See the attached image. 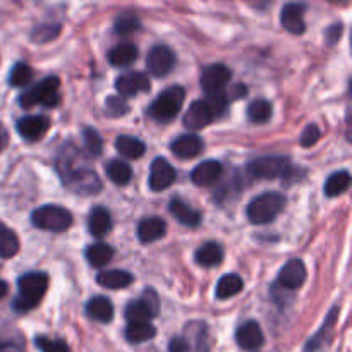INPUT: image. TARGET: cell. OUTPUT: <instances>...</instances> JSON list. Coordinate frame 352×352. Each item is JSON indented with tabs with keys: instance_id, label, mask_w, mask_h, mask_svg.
<instances>
[{
	"instance_id": "cell-45",
	"label": "cell",
	"mask_w": 352,
	"mask_h": 352,
	"mask_svg": "<svg viewBox=\"0 0 352 352\" xmlns=\"http://www.w3.org/2000/svg\"><path fill=\"white\" fill-rule=\"evenodd\" d=\"M144 301V305L150 308L151 315L153 316H158V311H160V301H158V296L157 292L151 291V289H146V292L143 294V298H141Z\"/></svg>"
},
{
	"instance_id": "cell-43",
	"label": "cell",
	"mask_w": 352,
	"mask_h": 352,
	"mask_svg": "<svg viewBox=\"0 0 352 352\" xmlns=\"http://www.w3.org/2000/svg\"><path fill=\"white\" fill-rule=\"evenodd\" d=\"M198 329L195 330L196 346L195 352H210V339H208V329L205 323H196Z\"/></svg>"
},
{
	"instance_id": "cell-49",
	"label": "cell",
	"mask_w": 352,
	"mask_h": 352,
	"mask_svg": "<svg viewBox=\"0 0 352 352\" xmlns=\"http://www.w3.org/2000/svg\"><path fill=\"white\" fill-rule=\"evenodd\" d=\"M7 294V284L3 280H0V299L6 298Z\"/></svg>"
},
{
	"instance_id": "cell-29",
	"label": "cell",
	"mask_w": 352,
	"mask_h": 352,
	"mask_svg": "<svg viewBox=\"0 0 352 352\" xmlns=\"http://www.w3.org/2000/svg\"><path fill=\"white\" fill-rule=\"evenodd\" d=\"M157 336V330L151 323H129L126 329V339L131 344H141L151 340Z\"/></svg>"
},
{
	"instance_id": "cell-17",
	"label": "cell",
	"mask_w": 352,
	"mask_h": 352,
	"mask_svg": "<svg viewBox=\"0 0 352 352\" xmlns=\"http://www.w3.org/2000/svg\"><path fill=\"white\" fill-rule=\"evenodd\" d=\"M223 167L215 160H206L196 165L191 172V179L196 186H212L222 177Z\"/></svg>"
},
{
	"instance_id": "cell-2",
	"label": "cell",
	"mask_w": 352,
	"mask_h": 352,
	"mask_svg": "<svg viewBox=\"0 0 352 352\" xmlns=\"http://www.w3.org/2000/svg\"><path fill=\"white\" fill-rule=\"evenodd\" d=\"M19 296L14 299L12 308L19 313H26L36 308L38 302L48 289V277L45 274H26L17 280Z\"/></svg>"
},
{
	"instance_id": "cell-44",
	"label": "cell",
	"mask_w": 352,
	"mask_h": 352,
	"mask_svg": "<svg viewBox=\"0 0 352 352\" xmlns=\"http://www.w3.org/2000/svg\"><path fill=\"white\" fill-rule=\"evenodd\" d=\"M320 136H322V133H320V127L316 126V124H308V126L305 127V131L301 133V144L305 148L313 146V144L318 143Z\"/></svg>"
},
{
	"instance_id": "cell-20",
	"label": "cell",
	"mask_w": 352,
	"mask_h": 352,
	"mask_svg": "<svg viewBox=\"0 0 352 352\" xmlns=\"http://www.w3.org/2000/svg\"><path fill=\"white\" fill-rule=\"evenodd\" d=\"M170 213L177 219L179 223L188 227H198L199 222H201V215L199 212H196L195 208L184 203L182 199L174 198L170 201Z\"/></svg>"
},
{
	"instance_id": "cell-40",
	"label": "cell",
	"mask_w": 352,
	"mask_h": 352,
	"mask_svg": "<svg viewBox=\"0 0 352 352\" xmlns=\"http://www.w3.org/2000/svg\"><path fill=\"white\" fill-rule=\"evenodd\" d=\"M129 112V105L122 96H109L105 102V113L109 117H122Z\"/></svg>"
},
{
	"instance_id": "cell-19",
	"label": "cell",
	"mask_w": 352,
	"mask_h": 352,
	"mask_svg": "<svg viewBox=\"0 0 352 352\" xmlns=\"http://www.w3.org/2000/svg\"><path fill=\"white\" fill-rule=\"evenodd\" d=\"M165 230H167V226L164 220L158 217H151V219L141 220V223L138 226V237L144 244L155 243L165 236Z\"/></svg>"
},
{
	"instance_id": "cell-27",
	"label": "cell",
	"mask_w": 352,
	"mask_h": 352,
	"mask_svg": "<svg viewBox=\"0 0 352 352\" xmlns=\"http://www.w3.org/2000/svg\"><path fill=\"white\" fill-rule=\"evenodd\" d=\"M244 287V282L239 275L229 274L223 275L222 278L217 284V298L219 299H229L234 298V296L239 294Z\"/></svg>"
},
{
	"instance_id": "cell-21",
	"label": "cell",
	"mask_w": 352,
	"mask_h": 352,
	"mask_svg": "<svg viewBox=\"0 0 352 352\" xmlns=\"http://www.w3.org/2000/svg\"><path fill=\"white\" fill-rule=\"evenodd\" d=\"M88 227L89 232L95 237H103L105 234H109L112 229V217H110L109 210H105L103 206L93 208V212L89 213Z\"/></svg>"
},
{
	"instance_id": "cell-41",
	"label": "cell",
	"mask_w": 352,
	"mask_h": 352,
	"mask_svg": "<svg viewBox=\"0 0 352 352\" xmlns=\"http://www.w3.org/2000/svg\"><path fill=\"white\" fill-rule=\"evenodd\" d=\"M337 311H339V308H333L332 309V313H330V315H329V320H327V325H323L322 330H320V332L316 333V336L313 337L311 340H309L308 346H306V352H315L320 346H322V344H323V336H325V333L329 332V329H332L333 323H336Z\"/></svg>"
},
{
	"instance_id": "cell-12",
	"label": "cell",
	"mask_w": 352,
	"mask_h": 352,
	"mask_svg": "<svg viewBox=\"0 0 352 352\" xmlns=\"http://www.w3.org/2000/svg\"><path fill=\"white\" fill-rule=\"evenodd\" d=\"M306 267L301 260H291L278 274V285L287 291H296L306 282Z\"/></svg>"
},
{
	"instance_id": "cell-10",
	"label": "cell",
	"mask_w": 352,
	"mask_h": 352,
	"mask_svg": "<svg viewBox=\"0 0 352 352\" xmlns=\"http://www.w3.org/2000/svg\"><path fill=\"white\" fill-rule=\"evenodd\" d=\"M116 89L119 91V96L126 100L129 96H136L138 93L148 91L150 89V79L143 72H126V74L117 78Z\"/></svg>"
},
{
	"instance_id": "cell-8",
	"label": "cell",
	"mask_w": 352,
	"mask_h": 352,
	"mask_svg": "<svg viewBox=\"0 0 352 352\" xmlns=\"http://www.w3.org/2000/svg\"><path fill=\"white\" fill-rule=\"evenodd\" d=\"M175 65V55L165 45H157L150 50L146 57V67L150 71V74H153L155 78H164L168 72L174 69Z\"/></svg>"
},
{
	"instance_id": "cell-6",
	"label": "cell",
	"mask_w": 352,
	"mask_h": 352,
	"mask_svg": "<svg viewBox=\"0 0 352 352\" xmlns=\"http://www.w3.org/2000/svg\"><path fill=\"white\" fill-rule=\"evenodd\" d=\"M31 222L36 229L48 230V232H64L71 227L72 215L62 206L45 205L34 210L31 215Z\"/></svg>"
},
{
	"instance_id": "cell-24",
	"label": "cell",
	"mask_w": 352,
	"mask_h": 352,
	"mask_svg": "<svg viewBox=\"0 0 352 352\" xmlns=\"http://www.w3.org/2000/svg\"><path fill=\"white\" fill-rule=\"evenodd\" d=\"M195 256H196V263H198L199 267L212 268L222 263L223 250L217 243H206L198 248Z\"/></svg>"
},
{
	"instance_id": "cell-42",
	"label": "cell",
	"mask_w": 352,
	"mask_h": 352,
	"mask_svg": "<svg viewBox=\"0 0 352 352\" xmlns=\"http://www.w3.org/2000/svg\"><path fill=\"white\" fill-rule=\"evenodd\" d=\"M34 344H36V347L41 352H69L67 344L64 340H52L47 339V337H36Z\"/></svg>"
},
{
	"instance_id": "cell-1",
	"label": "cell",
	"mask_w": 352,
	"mask_h": 352,
	"mask_svg": "<svg viewBox=\"0 0 352 352\" xmlns=\"http://www.w3.org/2000/svg\"><path fill=\"white\" fill-rule=\"evenodd\" d=\"M76 153L69 155L62 150L57 158V170L62 182L76 195H98L102 191V181L95 170L88 167H74Z\"/></svg>"
},
{
	"instance_id": "cell-37",
	"label": "cell",
	"mask_w": 352,
	"mask_h": 352,
	"mask_svg": "<svg viewBox=\"0 0 352 352\" xmlns=\"http://www.w3.org/2000/svg\"><path fill=\"white\" fill-rule=\"evenodd\" d=\"M205 103L206 107H208L210 112H212L213 119H219V117H222L223 113L227 112V109H229V96L223 91L215 93V95H208Z\"/></svg>"
},
{
	"instance_id": "cell-34",
	"label": "cell",
	"mask_w": 352,
	"mask_h": 352,
	"mask_svg": "<svg viewBox=\"0 0 352 352\" xmlns=\"http://www.w3.org/2000/svg\"><path fill=\"white\" fill-rule=\"evenodd\" d=\"M126 318L129 323H150V320L155 318V316L151 315L150 308L144 305L143 299H140V301H134L127 305Z\"/></svg>"
},
{
	"instance_id": "cell-5",
	"label": "cell",
	"mask_w": 352,
	"mask_h": 352,
	"mask_svg": "<svg viewBox=\"0 0 352 352\" xmlns=\"http://www.w3.org/2000/svg\"><path fill=\"white\" fill-rule=\"evenodd\" d=\"M58 88H60V79L57 76H50L40 81L38 85L31 86L28 91L21 95L19 103L24 109H31L34 105H45V107H55L60 102L58 96Z\"/></svg>"
},
{
	"instance_id": "cell-3",
	"label": "cell",
	"mask_w": 352,
	"mask_h": 352,
	"mask_svg": "<svg viewBox=\"0 0 352 352\" xmlns=\"http://www.w3.org/2000/svg\"><path fill=\"white\" fill-rule=\"evenodd\" d=\"M285 203H287V199L282 192H263L248 205V219H250L251 223H256V226L274 222L284 212Z\"/></svg>"
},
{
	"instance_id": "cell-47",
	"label": "cell",
	"mask_w": 352,
	"mask_h": 352,
	"mask_svg": "<svg viewBox=\"0 0 352 352\" xmlns=\"http://www.w3.org/2000/svg\"><path fill=\"white\" fill-rule=\"evenodd\" d=\"M340 36H342V24H333V26H330L329 31H327V40H329L330 45L337 43Z\"/></svg>"
},
{
	"instance_id": "cell-33",
	"label": "cell",
	"mask_w": 352,
	"mask_h": 352,
	"mask_svg": "<svg viewBox=\"0 0 352 352\" xmlns=\"http://www.w3.org/2000/svg\"><path fill=\"white\" fill-rule=\"evenodd\" d=\"M272 112L274 107L267 100H254L250 107H248V119L253 124H265L272 119Z\"/></svg>"
},
{
	"instance_id": "cell-4",
	"label": "cell",
	"mask_w": 352,
	"mask_h": 352,
	"mask_svg": "<svg viewBox=\"0 0 352 352\" xmlns=\"http://www.w3.org/2000/svg\"><path fill=\"white\" fill-rule=\"evenodd\" d=\"M184 96V88H181V86L167 88L153 100V103L148 109V116L157 122H170L181 112Z\"/></svg>"
},
{
	"instance_id": "cell-48",
	"label": "cell",
	"mask_w": 352,
	"mask_h": 352,
	"mask_svg": "<svg viewBox=\"0 0 352 352\" xmlns=\"http://www.w3.org/2000/svg\"><path fill=\"white\" fill-rule=\"evenodd\" d=\"M7 143H9V133H7L6 127L0 124V153H2L3 150H6Z\"/></svg>"
},
{
	"instance_id": "cell-38",
	"label": "cell",
	"mask_w": 352,
	"mask_h": 352,
	"mask_svg": "<svg viewBox=\"0 0 352 352\" xmlns=\"http://www.w3.org/2000/svg\"><path fill=\"white\" fill-rule=\"evenodd\" d=\"M82 140H85V146L89 155H93V157H100L102 155L103 141L93 127H85V131H82Z\"/></svg>"
},
{
	"instance_id": "cell-28",
	"label": "cell",
	"mask_w": 352,
	"mask_h": 352,
	"mask_svg": "<svg viewBox=\"0 0 352 352\" xmlns=\"http://www.w3.org/2000/svg\"><path fill=\"white\" fill-rule=\"evenodd\" d=\"M112 258H113V250L109 246V244L96 243V244H91V246H88V250H86V260H88V263L95 268L105 267Z\"/></svg>"
},
{
	"instance_id": "cell-32",
	"label": "cell",
	"mask_w": 352,
	"mask_h": 352,
	"mask_svg": "<svg viewBox=\"0 0 352 352\" xmlns=\"http://www.w3.org/2000/svg\"><path fill=\"white\" fill-rule=\"evenodd\" d=\"M351 186V174L347 170H339L329 177L325 184V195L333 198L342 192H346Z\"/></svg>"
},
{
	"instance_id": "cell-46",
	"label": "cell",
	"mask_w": 352,
	"mask_h": 352,
	"mask_svg": "<svg viewBox=\"0 0 352 352\" xmlns=\"http://www.w3.org/2000/svg\"><path fill=\"white\" fill-rule=\"evenodd\" d=\"M189 344L186 337H174L168 344V352H189Z\"/></svg>"
},
{
	"instance_id": "cell-7",
	"label": "cell",
	"mask_w": 352,
	"mask_h": 352,
	"mask_svg": "<svg viewBox=\"0 0 352 352\" xmlns=\"http://www.w3.org/2000/svg\"><path fill=\"white\" fill-rule=\"evenodd\" d=\"M248 170L253 177L256 179H275L282 177L289 174L291 170V164H289L287 157H280V155H270V157H260L256 160L251 162L248 165Z\"/></svg>"
},
{
	"instance_id": "cell-18",
	"label": "cell",
	"mask_w": 352,
	"mask_h": 352,
	"mask_svg": "<svg viewBox=\"0 0 352 352\" xmlns=\"http://www.w3.org/2000/svg\"><path fill=\"white\" fill-rule=\"evenodd\" d=\"M170 150L179 158H195L203 151V141L196 134H184L170 144Z\"/></svg>"
},
{
	"instance_id": "cell-31",
	"label": "cell",
	"mask_w": 352,
	"mask_h": 352,
	"mask_svg": "<svg viewBox=\"0 0 352 352\" xmlns=\"http://www.w3.org/2000/svg\"><path fill=\"white\" fill-rule=\"evenodd\" d=\"M19 251V239L9 227L0 222V258H12Z\"/></svg>"
},
{
	"instance_id": "cell-13",
	"label": "cell",
	"mask_w": 352,
	"mask_h": 352,
	"mask_svg": "<svg viewBox=\"0 0 352 352\" xmlns=\"http://www.w3.org/2000/svg\"><path fill=\"white\" fill-rule=\"evenodd\" d=\"M50 127V120L45 116H26L17 120V133L28 141H38Z\"/></svg>"
},
{
	"instance_id": "cell-11",
	"label": "cell",
	"mask_w": 352,
	"mask_h": 352,
	"mask_svg": "<svg viewBox=\"0 0 352 352\" xmlns=\"http://www.w3.org/2000/svg\"><path fill=\"white\" fill-rule=\"evenodd\" d=\"M175 181V170L165 158H155L150 168L151 191H164L170 188Z\"/></svg>"
},
{
	"instance_id": "cell-36",
	"label": "cell",
	"mask_w": 352,
	"mask_h": 352,
	"mask_svg": "<svg viewBox=\"0 0 352 352\" xmlns=\"http://www.w3.org/2000/svg\"><path fill=\"white\" fill-rule=\"evenodd\" d=\"M140 26H141L140 17H138L136 14L126 12V14H120V16L117 17L116 24H113V30H116V33L119 34H131L134 33V31L140 30Z\"/></svg>"
},
{
	"instance_id": "cell-15",
	"label": "cell",
	"mask_w": 352,
	"mask_h": 352,
	"mask_svg": "<svg viewBox=\"0 0 352 352\" xmlns=\"http://www.w3.org/2000/svg\"><path fill=\"white\" fill-rule=\"evenodd\" d=\"M236 340L241 349L244 351H256L263 346V332L256 322H246L237 329Z\"/></svg>"
},
{
	"instance_id": "cell-25",
	"label": "cell",
	"mask_w": 352,
	"mask_h": 352,
	"mask_svg": "<svg viewBox=\"0 0 352 352\" xmlns=\"http://www.w3.org/2000/svg\"><path fill=\"white\" fill-rule=\"evenodd\" d=\"M116 150L122 155L124 158H131V160H136L141 158L146 151V146L141 140L133 136H119L116 140Z\"/></svg>"
},
{
	"instance_id": "cell-23",
	"label": "cell",
	"mask_w": 352,
	"mask_h": 352,
	"mask_svg": "<svg viewBox=\"0 0 352 352\" xmlns=\"http://www.w3.org/2000/svg\"><path fill=\"white\" fill-rule=\"evenodd\" d=\"M133 275L129 272L124 270H109V272H102L96 277V282H98L102 287L110 289V291H117V289H124L127 287L129 284H133Z\"/></svg>"
},
{
	"instance_id": "cell-35",
	"label": "cell",
	"mask_w": 352,
	"mask_h": 352,
	"mask_svg": "<svg viewBox=\"0 0 352 352\" xmlns=\"http://www.w3.org/2000/svg\"><path fill=\"white\" fill-rule=\"evenodd\" d=\"M31 81H33V69H31L30 65L23 64V62L14 65L9 76L10 85L16 86V88H23V86L30 85Z\"/></svg>"
},
{
	"instance_id": "cell-14",
	"label": "cell",
	"mask_w": 352,
	"mask_h": 352,
	"mask_svg": "<svg viewBox=\"0 0 352 352\" xmlns=\"http://www.w3.org/2000/svg\"><path fill=\"white\" fill-rule=\"evenodd\" d=\"M305 10L306 6L302 3H287L284 6L280 14L282 26L292 34H302L306 31L305 24Z\"/></svg>"
},
{
	"instance_id": "cell-22",
	"label": "cell",
	"mask_w": 352,
	"mask_h": 352,
	"mask_svg": "<svg viewBox=\"0 0 352 352\" xmlns=\"http://www.w3.org/2000/svg\"><path fill=\"white\" fill-rule=\"evenodd\" d=\"M86 313L91 320L107 323L113 318V306L107 298L96 296V298L89 299V302L86 305Z\"/></svg>"
},
{
	"instance_id": "cell-16",
	"label": "cell",
	"mask_w": 352,
	"mask_h": 352,
	"mask_svg": "<svg viewBox=\"0 0 352 352\" xmlns=\"http://www.w3.org/2000/svg\"><path fill=\"white\" fill-rule=\"evenodd\" d=\"M212 120L213 116L208 107H206L205 100H198V102H192L189 105L188 112L184 116V126L191 131H199L208 126Z\"/></svg>"
},
{
	"instance_id": "cell-26",
	"label": "cell",
	"mask_w": 352,
	"mask_h": 352,
	"mask_svg": "<svg viewBox=\"0 0 352 352\" xmlns=\"http://www.w3.org/2000/svg\"><path fill=\"white\" fill-rule=\"evenodd\" d=\"M138 58V48L133 43H120L109 52V62L117 67H126Z\"/></svg>"
},
{
	"instance_id": "cell-9",
	"label": "cell",
	"mask_w": 352,
	"mask_h": 352,
	"mask_svg": "<svg viewBox=\"0 0 352 352\" xmlns=\"http://www.w3.org/2000/svg\"><path fill=\"white\" fill-rule=\"evenodd\" d=\"M232 78V72L227 65L223 64H213L206 67L201 74V88L205 89L206 95H215V93H222L227 82Z\"/></svg>"
},
{
	"instance_id": "cell-39",
	"label": "cell",
	"mask_w": 352,
	"mask_h": 352,
	"mask_svg": "<svg viewBox=\"0 0 352 352\" xmlns=\"http://www.w3.org/2000/svg\"><path fill=\"white\" fill-rule=\"evenodd\" d=\"M60 33V26L58 24H47V26H38L34 28L31 33V40L34 43H47V41L54 40Z\"/></svg>"
},
{
	"instance_id": "cell-30",
	"label": "cell",
	"mask_w": 352,
	"mask_h": 352,
	"mask_svg": "<svg viewBox=\"0 0 352 352\" xmlns=\"http://www.w3.org/2000/svg\"><path fill=\"white\" fill-rule=\"evenodd\" d=\"M107 175L113 184L126 186L133 179V168L122 160H112L107 165Z\"/></svg>"
}]
</instances>
